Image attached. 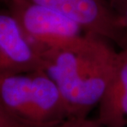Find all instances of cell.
<instances>
[{"label":"cell","mask_w":127,"mask_h":127,"mask_svg":"<svg viewBox=\"0 0 127 127\" xmlns=\"http://www.w3.org/2000/svg\"><path fill=\"white\" fill-rule=\"evenodd\" d=\"M111 42L84 33L71 44L42 54V69L59 88L71 117H88L97 106L115 70Z\"/></svg>","instance_id":"cell-1"},{"label":"cell","mask_w":127,"mask_h":127,"mask_svg":"<svg viewBox=\"0 0 127 127\" xmlns=\"http://www.w3.org/2000/svg\"><path fill=\"white\" fill-rule=\"evenodd\" d=\"M0 105L25 127H55L71 118L59 88L43 69L0 73Z\"/></svg>","instance_id":"cell-2"},{"label":"cell","mask_w":127,"mask_h":127,"mask_svg":"<svg viewBox=\"0 0 127 127\" xmlns=\"http://www.w3.org/2000/svg\"><path fill=\"white\" fill-rule=\"evenodd\" d=\"M1 2L14 15L27 37L41 55L66 46L85 33L73 20L48 7L23 0Z\"/></svg>","instance_id":"cell-3"},{"label":"cell","mask_w":127,"mask_h":127,"mask_svg":"<svg viewBox=\"0 0 127 127\" xmlns=\"http://www.w3.org/2000/svg\"><path fill=\"white\" fill-rule=\"evenodd\" d=\"M54 10L73 20L84 32L127 48V33L108 0H23Z\"/></svg>","instance_id":"cell-4"},{"label":"cell","mask_w":127,"mask_h":127,"mask_svg":"<svg viewBox=\"0 0 127 127\" xmlns=\"http://www.w3.org/2000/svg\"><path fill=\"white\" fill-rule=\"evenodd\" d=\"M42 55L32 44L15 16L0 7V73L42 69Z\"/></svg>","instance_id":"cell-5"},{"label":"cell","mask_w":127,"mask_h":127,"mask_svg":"<svg viewBox=\"0 0 127 127\" xmlns=\"http://www.w3.org/2000/svg\"><path fill=\"white\" fill-rule=\"evenodd\" d=\"M97 106L101 127H127V48L118 51L112 77Z\"/></svg>","instance_id":"cell-6"},{"label":"cell","mask_w":127,"mask_h":127,"mask_svg":"<svg viewBox=\"0 0 127 127\" xmlns=\"http://www.w3.org/2000/svg\"><path fill=\"white\" fill-rule=\"evenodd\" d=\"M127 33V0H108Z\"/></svg>","instance_id":"cell-7"},{"label":"cell","mask_w":127,"mask_h":127,"mask_svg":"<svg viewBox=\"0 0 127 127\" xmlns=\"http://www.w3.org/2000/svg\"><path fill=\"white\" fill-rule=\"evenodd\" d=\"M0 127H25L17 122L0 105Z\"/></svg>","instance_id":"cell-8"},{"label":"cell","mask_w":127,"mask_h":127,"mask_svg":"<svg viewBox=\"0 0 127 127\" xmlns=\"http://www.w3.org/2000/svg\"><path fill=\"white\" fill-rule=\"evenodd\" d=\"M77 127H101L96 119L91 120L88 117H79L78 120Z\"/></svg>","instance_id":"cell-9"},{"label":"cell","mask_w":127,"mask_h":127,"mask_svg":"<svg viewBox=\"0 0 127 127\" xmlns=\"http://www.w3.org/2000/svg\"><path fill=\"white\" fill-rule=\"evenodd\" d=\"M78 118L79 117H71L55 127H77Z\"/></svg>","instance_id":"cell-10"}]
</instances>
